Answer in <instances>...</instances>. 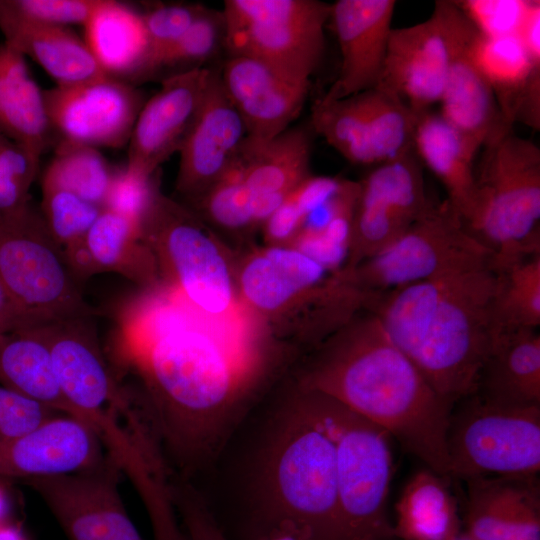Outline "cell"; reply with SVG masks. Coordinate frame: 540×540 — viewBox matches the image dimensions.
I'll use <instances>...</instances> for the list:
<instances>
[{"label": "cell", "mask_w": 540, "mask_h": 540, "mask_svg": "<svg viewBox=\"0 0 540 540\" xmlns=\"http://www.w3.org/2000/svg\"><path fill=\"white\" fill-rule=\"evenodd\" d=\"M57 144L121 148L144 105L134 84L112 77L43 91Z\"/></svg>", "instance_id": "16"}, {"label": "cell", "mask_w": 540, "mask_h": 540, "mask_svg": "<svg viewBox=\"0 0 540 540\" xmlns=\"http://www.w3.org/2000/svg\"><path fill=\"white\" fill-rule=\"evenodd\" d=\"M212 68L202 67L162 79L142 106L129 142L125 167L145 177L178 152L205 94Z\"/></svg>", "instance_id": "18"}, {"label": "cell", "mask_w": 540, "mask_h": 540, "mask_svg": "<svg viewBox=\"0 0 540 540\" xmlns=\"http://www.w3.org/2000/svg\"><path fill=\"white\" fill-rule=\"evenodd\" d=\"M66 264L80 285L92 276L101 273L83 238L75 240L64 247Z\"/></svg>", "instance_id": "49"}, {"label": "cell", "mask_w": 540, "mask_h": 540, "mask_svg": "<svg viewBox=\"0 0 540 540\" xmlns=\"http://www.w3.org/2000/svg\"><path fill=\"white\" fill-rule=\"evenodd\" d=\"M277 423L260 467L256 530L293 520L308 527L315 540H344L335 443L321 395L297 387Z\"/></svg>", "instance_id": "4"}, {"label": "cell", "mask_w": 540, "mask_h": 540, "mask_svg": "<svg viewBox=\"0 0 540 540\" xmlns=\"http://www.w3.org/2000/svg\"><path fill=\"white\" fill-rule=\"evenodd\" d=\"M84 28V41L105 73L133 84L146 56L141 13L127 4L102 0Z\"/></svg>", "instance_id": "34"}, {"label": "cell", "mask_w": 540, "mask_h": 540, "mask_svg": "<svg viewBox=\"0 0 540 540\" xmlns=\"http://www.w3.org/2000/svg\"><path fill=\"white\" fill-rule=\"evenodd\" d=\"M475 27L456 1H436L424 21L393 28L377 86L417 115L438 104L454 54Z\"/></svg>", "instance_id": "12"}, {"label": "cell", "mask_w": 540, "mask_h": 540, "mask_svg": "<svg viewBox=\"0 0 540 540\" xmlns=\"http://www.w3.org/2000/svg\"><path fill=\"white\" fill-rule=\"evenodd\" d=\"M201 218L232 233L258 227L252 211L251 195L242 179L239 153L230 167L197 201Z\"/></svg>", "instance_id": "39"}, {"label": "cell", "mask_w": 540, "mask_h": 540, "mask_svg": "<svg viewBox=\"0 0 540 540\" xmlns=\"http://www.w3.org/2000/svg\"><path fill=\"white\" fill-rule=\"evenodd\" d=\"M462 532L470 540H540L537 475L465 480Z\"/></svg>", "instance_id": "23"}, {"label": "cell", "mask_w": 540, "mask_h": 540, "mask_svg": "<svg viewBox=\"0 0 540 540\" xmlns=\"http://www.w3.org/2000/svg\"><path fill=\"white\" fill-rule=\"evenodd\" d=\"M413 151L442 183L446 200L462 220L473 201L475 165L480 150L439 113L429 110L416 115Z\"/></svg>", "instance_id": "29"}, {"label": "cell", "mask_w": 540, "mask_h": 540, "mask_svg": "<svg viewBox=\"0 0 540 540\" xmlns=\"http://www.w3.org/2000/svg\"><path fill=\"white\" fill-rule=\"evenodd\" d=\"M534 0L456 1L479 34L518 35Z\"/></svg>", "instance_id": "43"}, {"label": "cell", "mask_w": 540, "mask_h": 540, "mask_svg": "<svg viewBox=\"0 0 540 540\" xmlns=\"http://www.w3.org/2000/svg\"><path fill=\"white\" fill-rule=\"evenodd\" d=\"M40 159L17 142L0 134V210H13L30 202V188Z\"/></svg>", "instance_id": "42"}, {"label": "cell", "mask_w": 540, "mask_h": 540, "mask_svg": "<svg viewBox=\"0 0 540 540\" xmlns=\"http://www.w3.org/2000/svg\"><path fill=\"white\" fill-rule=\"evenodd\" d=\"M236 281L240 300L248 312L270 318L286 314L294 306L303 308L314 332L337 314L346 293L338 273L317 287L297 284L262 249L246 256L236 269Z\"/></svg>", "instance_id": "25"}, {"label": "cell", "mask_w": 540, "mask_h": 540, "mask_svg": "<svg viewBox=\"0 0 540 540\" xmlns=\"http://www.w3.org/2000/svg\"><path fill=\"white\" fill-rule=\"evenodd\" d=\"M416 114L393 92L376 86L338 99L315 100L311 125L353 164L378 165L413 151Z\"/></svg>", "instance_id": "13"}, {"label": "cell", "mask_w": 540, "mask_h": 540, "mask_svg": "<svg viewBox=\"0 0 540 540\" xmlns=\"http://www.w3.org/2000/svg\"><path fill=\"white\" fill-rule=\"evenodd\" d=\"M137 305L120 362L144 388L127 391L165 463L186 475L222 446L262 367L249 323L209 318L165 286Z\"/></svg>", "instance_id": "1"}, {"label": "cell", "mask_w": 540, "mask_h": 540, "mask_svg": "<svg viewBox=\"0 0 540 540\" xmlns=\"http://www.w3.org/2000/svg\"><path fill=\"white\" fill-rule=\"evenodd\" d=\"M363 540H374V539H372V538H365V539H363Z\"/></svg>", "instance_id": "55"}, {"label": "cell", "mask_w": 540, "mask_h": 540, "mask_svg": "<svg viewBox=\"0 0 540 540\" xmlns=\"http://www.w3.org/2000/svg\"><path fill=\"white\" fill-rule=\"evenodd\" d=\"M84 240L101 273L115 272L140 285L157 282L156 262L140 222L103 208Z\"/></svg>", "instance_id": "35"}, {"label": "cell", "mask_w": 540, "mask_h": 540, "mask_svg": "<svg viewBox=\"0 0 540 540\" xmlns=\"http://www.w3.org/2000/svg\"><path fill=\"white\" fill-rule=\"evenodd\" d=\"M122 471L108 455L77 473L28 479L68 540H144L123 503Z\"/></svg>", "instance_id": "15"}, {"label": "cell", "mask_w": 540, "mask_h": 540, "mask_svg": "<svg viewBox=\"0 0 540 540\" xmlns=\"http://www.w3.org/2000/svg\"><path fill=\"white\" fill-rule=\"evenodd\" d=\"M40 209L54 240L61 246L83 238L103 208L58 187L41 186Z\"/></svg>", "instance_id": "40"}, {"label": "cell", "mask_w": 540, "mask_h": 540, "mask_svg": "<svg viewBox=\"0 0 540 540\" xmlns=\"http://www.w3.org/2000/svg\"><path fill=\"white\" fill-rule=\"evenodd\" d=\"M476 394L500 404L540 406V334L537 330L497 336L481 370Z\"/></svg>", "instance_id": "30"}, {"label": "cell", "mask_w": 540, "mask_h": 540, "mask_svg": "<svg viewBox=\"0 0 540 540\" xmlns=\"http://www.w3.org/2000/svg\"><path fill=\"white\" fill-rule=\"evenodd\" d=\"M29 327L28 321L16 308L0 283V333Z\"/></svg>", "instance_id": "51"}, {"label": "cell", "mask_w": 540, "mask_h": 540, "mask_svg": "<svg viewBox=\"0 0 540 540\" xmlns=\"http://www.w3.org/2000/svg\"><path fill=\"white\" fill-rule=\"evenodd\" d=\"M0 134L38 159L57 143L43 91L34 81L26 57L4 41L0 43Z\"/></svg>", "instance_id": "28"}, {"label": "cell", "mask_w": 540, "mask_h": 540, "mask_svg": "<svg viewBox=\"0 0 540 540\" xmlns=\"http://www.w3.org/2000/svg\"><path fill=\"white\" fill-rule=\"evenodd\" d=\"M0 283L30 327L100 314L84 298L83 286L32 200L17 209L0 210Z\"/></svg>", "instance_id": "7"}, {"label": "cell", "mask_w": 540, "mask_h": 540, "mask_svg": "<svg viewBox=\"0 0 540 540\" xmlns=\"http://www.w3.org/2000/svg\"><path fill=\"white\" fill-rule=\"evenodd\" d=\"M4 42L37 62L57 83L72 86L108 75L86 42L66 26L40 23L14 15L0 0Z\"/></svg>", "instance_id": "26"}, {"label": "cell", "mask_w": 540, "mask_h": 540, "mask_svg": "<svg viewBox=\"0 0 540 540\" xmlns=\"http://www.w3.org/2000/svg\"><path fill=\"white\" fill-rule=\"evenodd\" d=\"M206 9L199 4H161L141 13L146 56L133 82H138L147 66L183 35Z\"/></svg>", "instance_id": "41"}, {"label": "cell", "mask_w": 540, "mask_h": 540, "mask_svg": "<svg viewBox=\"0 0 540 540\" xmlns=\"http://www.w3.org/2000/svg\"><path fill=\"white\" fill-rule=\"evenodd\" d=\"M496 268L492 301L497 336L540 326V253L509 261Z\"/></svg>", "instance_id": "36"}, {"label": "cell", "mask_w": 540, "mask_h": 540, "mask_svg": "<svg viewBox=\"0 0 540 540\" xmlns=\"http://www.w3.org/2000/svg\"><path fill=\"white\" fill-rule=\"evenodd\" d=\"M141 229L166 286L209 318L249 322L238 294L236 269L198 214L159 190L141 220Z\"/></svg>", "instance_id": "6"}, {"label": "cell", "mask_w": 540, "mask_h": 540, "mask_svg": "<svg viewBox=\"0 0 540 540\" xmlns=\"http://www.w3.org/2000/svg\"><path fill=\"white\" fill-rule=\"evenodd\" d=\"M422 166L411 151L373 166L359 181L345 269L384 249L434 205Z\"/></svg>", "instance_id": "14"}, {"label": "cell", "mask_w": 540, "mask_h": 540, "mask_svg": "<svg viewBox=\"0 0 540 540\" xmlns=\"http://www.w3.org/2000/svg\"><path fill=\"white\" fill-rule=\"evenodd\" d=\"M321 397L335 443L343 539L392 540L393 525L387 516L393 473L391 436L334 400Z\"/></svg>", "instance_id": "8"}, {"label": "cell", "mask_w": 540, "mask_h": 540, "mask_svg": "<svg viewBox=\"0 0 540 540\" xmlns=\"http://www.w3.org/2000/svg\"><path fill=\"white\" fill-rule=\"evenodd\" d=\"M451 413L449 477L530 476L540 470V406L491 402L477 394Z\"/></svg>", "instance_id": "10"}, {"label": "cell", "mask_w": 540, "mask_h": 540, "mask_svg": "<svg viewBox=\"0 0 540 540\" xmlns=\"http://www.w3.org/2000/svg\"><path fill=\"white\" fill-rule=\"evenodd\" d=\"M297 387L326 396L384 429L410 454L449 477L446 436L454 406L362 311L313 348Z\"/></svg>", "instance_id": "2"}, {"label": "cell", "mask_w": 540, "mask_h": 540, "mask_svg": "<svg viewBox=\"0 0 540 540\" xmlns=\"http://www.w3.org/2000/svg\"><path fill=\"white\" fill-rule=\"evenodd\" d=\"M107 456L86 422L61 414L0 444V476L28 480L72 474L99 465Z\"/></svg>", "instance_id": "22"}, {"label": "cell", "mask_w": 540, "mask_h": 540, "mask_svg": "<svg viewBox=\"0 0 540 540\" xmlns=\"http://www.w3.org/2000/svg\"><path fill=\"white\" fill-rule=\"evenodd\" d=\"M331 4L318 0H226L224 46L229 56L261 61L310 82L325 50Z\"/></svg>", "instance_id": "9"}, {"label": "cell", "mask_w": 540, "mask_h": 540, "mask_svg": "<svg viewBox=\"0 0 540 540\" xmlns=\"http://www.w3.org/2000/svg\"><path fill=\"white\" fill-rule=\"evenodd\" d=\"M0 385L77 418L59 386L48 346L35 327L0 333Z\"/></svg>", "instance_id": "33"}, {"label": "cell", "mask_w": 540, "mask_h": 540, "mask_svg": "<svg viewBox=\"0 0 540 540\" xmlns=\"http://www.w3.org/2000/svg\"><path fill=\"white\" fill-rule=\"evenodd\" d=\"M253 540H315L311 530L293 520H281L257 529Z\"/></svg>", "instance_id": "50"}, {"label": "cell", "mask_w": 540, "mask_h": 540, "mask_svg": "<svg viewBox=\"0 0 540 540\" xmlns=\"http://www.w3.org/2000/svg\"><path fill=\"white\" fill-rule=\"evenodd\" d=\"M475 30L458 47L439 101L442 118L478 150L512 129L502 117L494 93L472 56Z\"/></svg>", "instance_id": "27"}, {"label": "cell", "mask_w": 540, "mask_h": 540, "mask_svg": "<svg viewBox=\"0 0 540 540\" xmlns=\"http://www.w3.org/2000/svg\"><path fill=\"white\" fill-rule=\"evenodd\" d=\"M115 170L97 148L57 144L41 186L68 190L104 208Z\"/></svg>", "instance_id": "37"}, {"label": "cell", "mask_w": 540, "mask_h": 540, "mask_svg": "<svg viewBox=\"0 0 540 540\" xmlns=\"http://www.w3.org/2000/svg\"><path fill=\"white\" fill-rule=\"evenodd\" d=\"M171 494L186 540H228L208 506L187 480L173 478Z\"/></svg>", "instance_id": "47"}, {"label": "cell", "mask_w": 540, "mask_h": 540, "mask_svg": "<svg viewBox=\"0 0 540 540\" xmlns=\"http://www.w3.org/2000/svg\"><path fill=\"white\" fill-rule=\"evenodd\" d=\"M10 501L6 490L0 486V524L9 521Z\"/></svg>", "instance_id": "53"}, {"label": "cell", "mask_w": 540, "mask_h": 540, "mask_svg": "<svg viewBox=\"0 0 540 540\" xmlns=\"http://www.w3.org/2000/svg\"><path fill=\"white\" fill-rule=\"evenodd\" d=\"M0 540H29L22 528L10 521L0 524Z\"/></svg>", "instance_id": "52"}, {"label": "cell", "mask_w": 540, "mask_h": 540, "mask_svg": "<svg viewBox=\"0 0 540 540\" xmlns=\"http://www.w3.org/2000/svg\"><path fill=\"white\" fill-rule=\"evenodd\" d=\"M239 157L251 197L277 206L311 175V141L302 128H289L258 150H240Z\"/></svg>", "instance_id": "32"}, {"label": "cell", "mask_w": 540, "mask_h": 540, "mask_svg": "<svg viewBox=\"0 0 540 540\" xmlns=\"http://www.w3.org/2000/svg\"><path fill=\"white\" fill-rule=\"evenodd\" d=\"M220 77L246 130L240 149L244 152L262 148L289 129L301 113L310 87V82L293 80L244 56H229L220 67Z\"/></svg>", "instance_id": "17"}, {"label": "cell", "mask_w": 540, "mask_h": 540, "mask_svg": "<svg viewBox=\"0 0 540 540\" xmlns=\"http://www.w3.org/2000/svg\"><path fill=\"white\" fill-rule=\"evenodd\" d=\"M95 317L72 316L34 326L48 346L62 393L80 420L83 411L121 392L102 350Z\"/></svg>", "instance_id": "20"}, {"label": "cell", "mask_w": 540, "mask_h": 540, "mask_svg": "<svg viewBox=\"0 0 540 540\" xmlns=\"http://www.w3.org/2000/svg\"><path fill=\"white\" fill-rule=\"evenodd\" d=\"M456 540H470L463 532L457 537Z\"/></svg>", "instance_id": "54"}, {"label": "cell", "mask_w": 540, "mask_h": 540, "mask_svg": "<svg viewBox=\"0 0 540 540\" xmlns=\"http://www.w3.org/2000/svg\"><path fill=\"white\" fill-rule=\"evenodd\" d=\"M57 415L61 413L0 385V444L34 430Z\"/></svg>", "instance_id": "45"}, {"label": "cell", "mask_w": 540, "mask_h": 540, "mask_svg": "<svg viewBox=\"0 0 540 540\" xmlns=\"http://www.w3.org/2000/svg\"><path fill=\"white\" fill-rule=\"evenodd\" d=\"M245 138L243 121L224 89L220 68H212L200 107L178 151L177 191L196 202L230 167Z\"/></svg>", "instance_id": "19"}, {"label": "cell", "mask_w": 540, "mask_h": 540, "mask_svg": "<svg viewBox=\"0 0 540 540\" xmlns=\"http://www.w3.org/2000/svg\"><path fill=\"white\" fill-rule=\"evenodd\" d=\"M482 149L466 230L496 264L540 253L539 147L510 129Z\"/></svg>", "instance_id": "5"}, {"label": "cell", "mask_w": 540, "mask_h": 540, "mask_svg": "<svg viewBox=\"0 0 540 540\" xmlns=\"http://www.w3.org/2000/svg\"><path fill=\"white\" fill-rule=\"evenodd\" d=\"M224 28L222 11L207 8L183 35L147 66L139 81L164 73L167 78L206 67L203 64L214 56L221 44L224 45Z\"/></svg>", "instance_id": "38"}, {"label": "cell", "mask_w": 540, "mask_h": 540, "mask_svg": "<svg viewBox=\"0 0 540 540\" xmlns=\"http://www.w3.org/2000/svg\"><path fill=\"white\" fill-rule=\"evenodd\" d=\"M491 252L377 298L374 313L393 342L453 406L476 394L496 333Z\"/></svg>", "instance_id": "3"}, {"label": "cell", "mask_w": 540, "mask_h": 540, "mask_svg": "<svg viewBox=\"0 0 540 540\" xmlns=\"http://www.w3.org/2000/svg\"><path fill=\"white\" fill-rule=\"evenodd\" d=\"M159 190L157 173L145 177L128 171L125 166L116 168L104 208L141 223Z\"/></svg>", "instance_id": "46"}, {"label": "cell", "mask_w": 540, "mask_h": 540, "mask_svg": "<svg viewBox=\"0 0 540 540\" xmlns=\"http://www.w3.org/2000/svg\"><path fill=\"white\" fill-rule=\"evenodd\" d=\"M4 8L24 19L66 26L84 25L102 0H1Z\"/></svg>", "instance_id": "44"}, {"label": "cell", "mask_w": 540, "mask_h": 540, "mask_svg": "<svg viewBox=\"0 0 540 540\" xmlns=\"http://www.w3.org/2000/svg\"><path fill=\"white\" fill-rule=\"evenodd\" d=\"M305 215L290 194L263 224L268 245H289L301 231Z\"/></svg>", "instance_id": "48"}, {"label": "cell", "mask_w": 540, "mask_h": 540, "mask_svg": "<svg viewBox=\"0 0 540 540\" xmlns=\"http://www.w3.org/2000/svg\"><path fill=\"white\" fill-rule=\"evenodd\" d=\"M488 252L445 199L435 202L391 244L349 271L355 284L376 300Z\"/></svg>", "instance_id": "11"}, {"label": "cell", "mask_w": 540, "mask_h": 540, "mask_svg": "<svg viewBox=\"0 0 540 540\" xmlns=\"http://www.w3.org/2000/svg\"><path fill=\"white\" fill-rule=\"evenodd\" d=\"M447 479L427 467L409 478L395 505L394 538L457 539L462 533V517Z\"/></svg>", "instance_id": "31"}, {"label": "cell", "mask_w": 540, "mask_h": 540, "mask_svg": "<svg viewBox=\"0 0 540 540\" xmlns=\"http://www.w3.org/2000/svg\"><path fill=\"white\" fill-rule=\"evenodd\" d=\"M472 56L490 85L505 123L539 130L540 44H524L520 36L487 37L478 33Z\"/></svg>", "instance_id": "24"}, {"label": "cell", "mask_w": 540, "mask_h": 540, "mask_svg": "<svg viewBox=\"0 0 540 540\" xmlns=\"http://www.w3.org/2000/svg\"><path fill=\"white\" fill-rule=\"evenodd\" d=\"M395 8L394 0H338L331 4L330 19L341 61L323 99L346 98L379 84Z\"/></svg>", "instance_id": "21"}]
</instances>
